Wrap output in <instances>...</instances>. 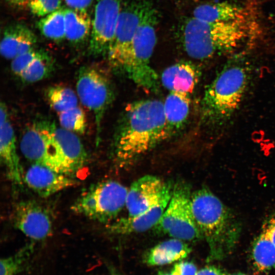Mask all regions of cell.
Masks as SVG:
<instances>
[{"label":"cell","mask_w":275,"mask_h":275,"mask_svg":"<svg viewBox=\"0 0 275 275\" xmlns=\"http://www.w3.org/2000/svg\"><path fill=\"white\" fill-rule=\"evenodd\" d=\"M169 137L163 102L155 99L134 101L125 107L114 134L115 162L121 168L130 166Z\"/></svg>","instance_id":"1"},{"label":"cell","mask_w":275,"mask_h":275,"mask_svg":"<svg viewBox=\"0 0 275 275\" xmlns=\"http://www.w3.org/2000/svg\"><path fill=\"white\" fill-rule=\"evenodd\" d=\"M253 23L248 18L208 22L194 16L180 22L177 37L186 54L197 60L232 53L253 37Z\"/></svg>","instance_id":"2"},{"label":"cell","mask_w":275,"mask_h":275,"mask_svg":"<svg viewBox=\"0 0 275 275\" xmlns=\"http://www.w3.org/2000/svg\"><path fill=\"white\" fill-rule=\"evenodd\" d=\"M194 217L209 248L208 258L222 260L231 254L239 241L241 227L236 216L207 187L192 193Z\"/></svg>","instance_id":"3"},{"label":"cell","mask_w":275,"mask_h":275,"mask_svg":"<svg viewBox=\"0 0 275 275\" xmlns=\"http://www.w3.org/2000/svg\"><path fill=\"white\" fill-rule=\"evenodd\" d=\"M159 18V12L150 1L136 32L112 68L115 73L129 78L142 88L155 92L159 89L160 81L150 60L156 44Z\"/></svg>","instance_id":"4"},{"label":"cell","mask_w":275,"mask_h":275,"mask_svg":"<svg viewBox=\"0 0 275 275\" xmlns=\"http://www.w3.org/2000/svg\"><path fill=\"white\" fill-rule=\"evenodd\" d=\"M243 65H226L206 89L201 102L203 122L219 126L227 122L238 108L249 82Z\"/></svg>","instance_id":"5"},{"label":"cell","mask_w":275,"mask_h":275,"mask_svg":"<svg viewBox=\"0 0 275 275\" xmlns=\"http://www.w3.org/2000/svg\"><path fill=\"white\" fill-rule=\"evenodd\" d=\"M60 125L45 117L35 118L22 134L20 148L24 156L39 164L71 176L75 173L60 139Z\"/></svg>","instance_id":"6"},{"label":"cell","mask_w":275,"mask_h":275,"mask_svg":"<svg viewBox=\"0 0 275 275\" xmlns=\"http://www.w3.org/2000/svg\"><path fill=\"white\" fill-rule=\"evenodd\" d=\"M128 190L114 180L99 182L83 193L73 204L71 209L90 219L108 223L125 206Z\"/></svg>","instance_id":"7"},{"label":"cell","mask_w":275,"mask_h":275,"mask_svg":"<svg viewBox=\"0 0 275 275\" xmlns=\"http://www.w3.org/2000/svg\"><path fill=\"white\" fill-rule=\"evenodd\" d=\"M191 195L187 183L178 181L174 184L169 204L154 228L156 232L184 241L203 239L194 217Z\"/></svg>","instance_id":"8"},{"label":"cell","mask_w":275,"mask_h":275,"mask_svg":"<svg viewBox=\"0 0 275 275\" xmlns=\"http://www.w3.org/2000/svg\"><path fill=\"white\" fill-rule=\"evenodd\" d=\"M76 89L79 100L93 114L98 142L104 115L114 98L110 80L99 66L86 65L78 71Z\"/></svg>","instance_id":"9"},{"label":"cell","mask_w":275,"mask_h":275,"mask_svg":"<svg viewBox=\"0 0 275 275\" xmlns=\"http://www.w3.org/2000/svg\"><path fill=\"white\" fill-rule=\"evenodd\" d=\"M123 3V0H97L88 48L90 55L107 56Z\"/></svg>","instance_id":"10"},{"label":"cell","mask_w":275,"mask_h":275,"mask_svg":"<svg viewBox=\"0 0 275 275\" xmlns=\"http://www.w3.org/2000/svg\"><path fill=\"white\" fill-rule=\"evenodd\" d=\"M150 0H127L123 3L115 36L107 54L111 68L123 54L136 32Z\"/></svg>","instance_id":"11"},{"label":"cell","mask_w":275,"mask_h":275,"mask_svg":"<svg viewBox=\"0 0 275 275\" xmlns=\"http://www.w3.org/2000/svg\"><path fill=\"white\" fill-rule=\"evenodd\" d=\"M174 184L153 175L134 181L128 190L126 205L128 216L138 215L156 204L173 188Z\"/></svg>","instance_id":"12"},{"label":"cell","mask_w":275,"mask_h":275,"mask_svg":"<svg viewBox=\"0 0 275 275\" xmlns=\"http://www.w3.org/2000/svg\"><path fill=\"white\" fill-rule=\"evenodd\" d=\"M15 227L33 240H42L52 233V221L48 211L33 200L16 204L13 211Z\"/></svg>","instance_id":"13"},{"label":"cell","mask_w":275,"mask_h":275,"mask_svg":"<svg viewBox=\"0 0 275 275\" xmlns=\"http://www.w3.org/2000/svg\"><path fill=\"white\" fill-rule=\"evenodd\" d=\"M11 69L22 82L33 83L49 77L54 70V63L47 51L34 47L12 60Z\"/></svg>","instance_id":"14"},{"label":"cell","mask_w":275,"mask_h":275,"mask_svg":"<svg viewBox=\"0 0 275 275\" xmlns=\"http://www.w3.org/2000/svg\"><path fill=\"white\" fill-rule=\"evenodd\" d=\"M0 156L7 175L11 183L21 186L23 183V173L17 152L14 130L10 120L7 105L1 102Z\"/></svg>","instance_id":"15"},{"label":"cell","mask_w":275,"mask_h":275,"mask_svg":"<svg viewBox=\"0 0 275 275\" xmlns=\"http://www.w3.org/2000/svg\"><path fill=\"white\" fill-rule=\"evenodd\" d=\"M26 185L40 197H48L75 185L71 177L44 166L32 163L23 175Z\"/></svg>","instance_id":"16"},{"label":"cell","mask_w":275,"mask_h":275,"mask_svg":"<svg viewBox=\"0 0 275 275\" xmlns=\"http://www.w3.org/2000/svg\"><path fill=\"white\" fill-rule=\"evenodd\" d=\"M173 190L167 193L156 204L134 216H127L114 221L107 226L114 234L127 235L147 231L157 224L166 210Z\"/></svg>","instance_id":"17"},{"label":"cell","mask_w":275,"mask_h":275,"mask_svg":"<svg viewBox=\"0 0 275 275\" xmlns=\"http://www.w3.org/2000/svg\"><path fill=\"white\" fill-rule=\"evenodd\" d=\"M199 71L191 62L182 61L167 68L162 73L160 81L170 91L191 94L199 78Z\"/></svg>","instance_id":"18"},{"label":"cell","mask_w":275,"mask_h":275,"mask_svg":"<svg viewBox=\"0 0 275 275\" xmlns=\"http://www.w3.org/2000/svg\"><path fill=\"white\" fill-rule=\"evenodd\" d=\"M190 94L172 91L163 103V112L167 130L172 136L180 130L187 121L190 106Z\"/></svg>","instance_id":"19"},{"label":"cell","mask_w":275,"mask_h":275,"mask_svg":"<svg viewBox=\"0 0 275 275\" xmlns=\"http://www.w3.org/2000/svg\"><path fill=\"white\" fill-rule=\"evenodd\" d=\"M191 251L185 241L172 238L149 249L144 255L143 261L149 266L164 265L183 260Z\"/></svg>","instance_id":"20"},{"label":"cell","mask_w":275,"mask_h":275,"mask_svg":"<svg viewBox=\"0 0 275 275\" xmlns=\"http://www.w3.org/2000/svg\"><path fill=\"white\" fill-rule=\"evenodd\" d=\"M193 16L208 22L230 21L248 17L243 8L228 2L200 5L194 9Z\"/></svg>","instance_id":"21"},{"label":"cell","mask_w":275,"mask_h":275,"mask_svg":"<svg viewBox=\"0 0 275 275\" xmlns=\"http://www.w3.org/2000/svg\"><path fill=\"white\" fill-rule=\"evenodd\" d=\"M66 38L73 44H80L91 35L92 21L87 11L65 9Z\"/></svg>","instance_id":"22"},{"label":"cell","mask_w":275,"mask_h":275,"mask_svg":"<svg viewBox=\"0 0 275 275\" xmlns=\"http://www.w3.org/2000/svg\"><path fill=\"white\" fill-rule=\"evenodd\" d=\"M252 255L254 266L259 271H267L275 267V244L263 226L253 242Z\"/></svg>","instance_id":"23"},{"label":"cell","mask_w":275,"mask_h":275,"mask_svg":"<svg viewBox=\"0 0 275 275\" xmlns=\"http://www.w3.org/2000/svg\"><path fill=\"white\" fill-rule=\"evenodd\" d=\"M25 25L15 24L5 28L0 44L2 56L8 60H13L25 52Z\"/></svg>","instance_id":"24"},{"label":"cell","mask_w":275,"mask_h":275,"mask_svg":"<svg viewBox=\"0 0 275 275\" xmlns=\"http://www.w3.org/2000/svg\"><path fill=\"white\" fill-rule=\"evenodd\" d=\"M45 97L49 106L57 115L79 105L77 93L65 86L49 87L45 90Z\"/></svg>","instance_id":"25"},{"label":"cell","mask_w":275,"mask_h":275,"mask_svg":"<svg viewBox=\"0 0 275 275\" xmlns=\"http://www.w3.org/2000/svg\"><path fill=\"white\" fill-rule=\"evenodd\" d=\"M37 27L45 38L58 42L66 38L65 9H59L41 19Z\"/></svg>","instance_id":"26"},{"label":"cell","mask_w":275,"mask_h":275,"mask_svg":"<svg viewBox=\"0 0 275 275\" xmlns=\"http://www.w3.org/2000/svg\"><path fill=\"white\" fill-rule=\"evenodd\" d=\"M60 125L77 134L85 133L87 120L83 109L79 105L66 112L58 114Z\"/></svg>","instance_id":"27"},{"label":"cell","mask_w":275,"mask_h":275,"mask_svg":"<svg viewBox=\"0 0 275 275\" xmlns=\"http://www.w3.org/2000/svg\"><path fill=\"white\" fill-rule=\"evenodd\" d=\"M33 249L32 243L26 245L13 255L2 259L0 275H16L22 269Z\"/></svg>","instance_id":"28"},{"label":"cell","mask_w":275,"mask_h":275,"mask_svg":"<svg viewBox=\"0 0 275 275\" xmlns=\"http://www.w3.org/2000/svg\"><path fill=\"white\" fill-rule=\"evenodd\" d=\"M31 11L38 16H46L61 7V0H28Z\"/></svg>","instance_id":"29"},{"label":"cell","mask_w":275,"mask_h":275,"mask_svg":"<svg viewBox=\"0 0 275 275\" xmlns=\"http://www.w3.org/2000/svg\"><path fill=\"white\" fill-rule=\"evenodd\" d=\"M198 271L194 263L181 260L174 265L170 272L173 275H197Z\"/></svg>","instance_id":"30"},{"label":"cell","mask_w":275,"mask_h":275,"mask_svg":"<svg viewBox=\"0 0 275 275\" xmlns=\"http://www.w3.org/2000/svg\"><path fill=\"white\" fill-rule=\"evenodd\" d=\"M67 5L71 9L85 10L91 6L93 0H65Z\"/></svg>","instance_id":"31"},{"label":"cell","mask_w":275,"mask_h":275,"mask_svg":"<svg viewBox=\"0 0 275 275\" xmlns=\"http://www.w3.org/2000/svg\"><path fill=\"white\" fill-rule=\"evenodd\" d=\"M275 244V212L269 217L263 225Z\"/></svg>","instance_id":"32"},{"label":"cell","mask_w":275,"mask_h":275,"mask_svg":"<svg viewBox=\"0 0 275 275\" xmlns=\"http://www.w3.org/2000/svg\"><path fill=\"white\" fill-rule=\"evenodd\" d=\"M197 275H226L219 268L215 266H206L198 270Z\"/></svg>","instance_id":"33"},{"label":"cell","mask_w":275,"mask_h":275,"mask_svg":"<svg viewBox=\"0 0 275 275\" xmlns=\"http://www.w3.org/2000/svg\"><path fill=\"white\" fill-rule=\"evenodd\" d=\"M109 274L110 275H123L116 269L113 268H109Z\"/></svg>","instance_id":"34"},{"label":"cell","mask_w":275,"mask_h":275,"mask_svg":"<svg viewBox=\"0 0 275 275\" xmlns=\"http://www.w3.org/2000/svg\"><path fill=\"white\" fill-rule=\"evenodd\" d=\"M11 3L16 4V5H21L24 3L26 0H8Z\"/></svg>","instance_id":"35"},{"label":"cell","mask_w":275,"mask_h":275,"mask_svg":"<svg viewBox=\"0 0 275 275\" xmlns=\"http://www.w3.org/2000/svg\"><path fill=\"white\" fill-rule=\"evenodd\" d=\"M157 275H173L171 272H167L164 271L159 270L157 272Z\"/></svg>","instance_id":"36"},{"label":"cell","mask_w":275,"mask_h":275,"mask_svg":"<svg viewBox=\"0 0 275 275\" xmlns=\"http://www.w3.org/2000/svg\"><path fill=\"white\" fill-rule=\"evenodd\" d=\"M228 275H247V274H245L242 273H236L230 274Z\"/></svg>","instance_id":"37"}]
</instances>
